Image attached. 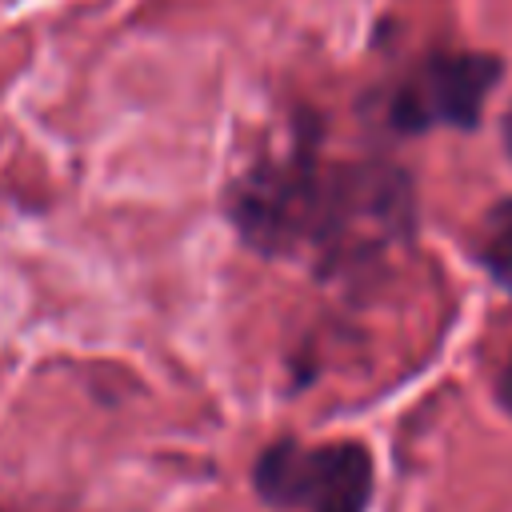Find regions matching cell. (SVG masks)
Listing matches in <instances>:
<instances>
[{
	"label": "cell",
	"instance_id": "obj_6",
	"mask_svg": "<svg viewBox=\"0 0 512 512\" xmlns=\"http://www.w3.org/2000/svg\"><path fill=\"white\" fill-rule=\"evenodd\" d=\"M500 140H504V152L512 156V100H508V112H504V120H500Z\"/></svg>",
	"mask_w": 512,
	"mask_h": 512
},
{
	"label": "cell",
	"instance_id": "obj_5",
	"mask_svg": "<svg viewBox=\"0 0 512 512\" xmlns=\"http://www.w3.org/2000/svg\"><path fill=\"white\" fill-rule=\"evenodd\" d=\"M496 400H500V408L512 416V356L504 360V368H500V376H496Z\"/></svg>",
	"mask_w": 512,
	"mask_h": 512
},
{
	"label": "cell",
	"instance_id": "obj_1",
	"mask_svg": "<svg viewBox=\"0 0 512 512\" xmlns=\"http://www.w3.org/2000/svg\"><path fill=\"white\" fill-rule=\"evenodd\" d=\"M228 216L264 256L344 272L408 236L412 184L396 164L332 156L316 136L296 132L232 176Z\"/></svg>",
	"mask_w": 512,
	"mask_h": 512
},
{
	"label": "cell",
	"instance_id": "obj_2",
	"mask_svg": "<svg viewBox=\"0 0 512 512\" xmlns=\"http://www.w3.org/2000/svg\"><path fill=\"white\" fill-rule=\"evenodd\" d=\"M252 484L268 504L308 512H368L372 456L356 440H276L260 452Z\"/></svg>",
	"mask_w": 512,
	"mask_h": 512
},
{
	"label": "cell",
	"instance_id": "obj_4",
	"mask_svg": "<svg viewBox=\"0 0 512 512\" xmlns=\"http://www.w3.org/2000/svg\"><path fill=\"white\" fill-rule=\"evenodd\" d=\"M472 256L512 296V200H500L488 208V216L472 240Z\"/></svg>",
	"mask_w": 512,
	"mask_h": 512
},
{
	"label": "cell",
	"instance_id": "obj_3",
	"mask_svg": "<svg viewBox=\"0 0 512 512\" xmlns=\"http://www.w3.org/2000/svg\"><path fill=\"white\" fill-rule=\"evenodd\" d=\"M500 76L488 52H432L412 64L388 100V124L400 132L472 128Z\"/></svg>",
	"mask_w": 512,
	"mask_h": 512
}]
</instances>
